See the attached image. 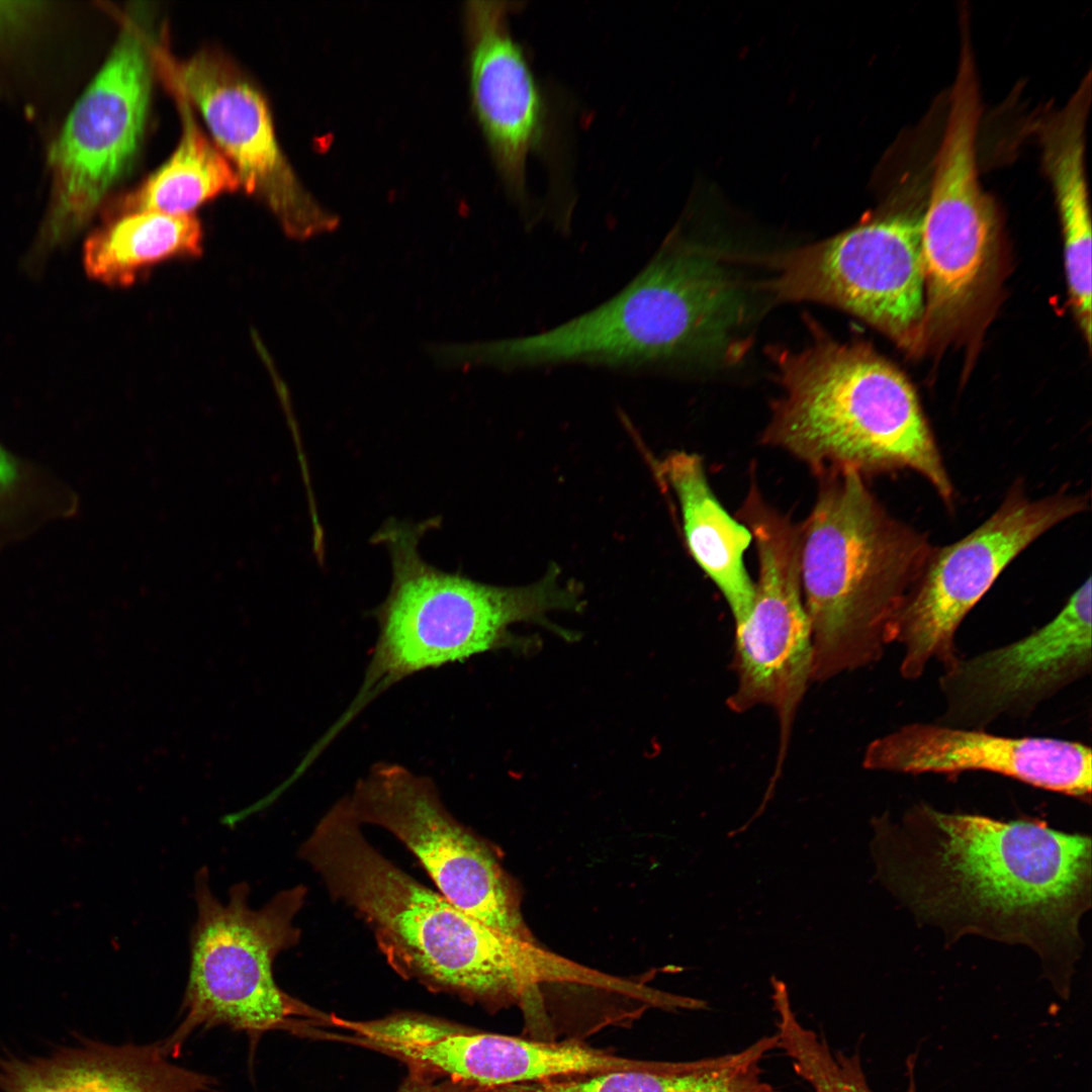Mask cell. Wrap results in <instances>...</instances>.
<instances>
[{
    "instance_id": "obj_9",
    "label": "cell",
    "mask_w": 1092,
    "mask_h": 1092,
    "mask_svg": "<svg viewBox=\"0 0 1092 1092\" xmlns=\"http://www.w3.org/2000/svg\"><path fill=\"white\" fill-rule=\"evenodd\" d=\"M737 517L755 544L758 575L750 615L735 626L736 686L726 705L735 713L756 707L775 712L780 728L779 770L796 713L812 681V631L801 583L800 528L768 504L754 479Z\"/></svg>"
},
{
    "instance_id": "obj_20",
    "label": "cell",
    "mask_w": 1092,
    "mask_h": 1092,
    "mask_svg": "<svg viewBox=\"0 0 1092 1092\" xmlns=\"http://www.w3.org/2000/svg\"><path fill=\"white\" fill-rule=\"evenodd\" d=\"M655 469L676 497L692 557L722 594L735 626L744 623L755 589L744 563V554L752 542L750 531L722 507L698 454L670 453L656 463Z\"/></svg>"
},
{
    "instance_id": "obj_8",
    "label": "cell",
    "mask_w": 1092,
    "mask_h": 1092,
    "mask_svg": "<svg viewBox=\"0 0 1092 1092\" xmlns=\"http://www.w3.org/2000/svg\"><path fill=\"white\" fill-rule=\"evenodd\" d=\"M138 16L125 17L110 55L52 146L50 205L26 257L30 269L80 231L138 154L155 68V43Z\"/></svg>"
},
{
    "instance_id": "obj_16",
    "label": "cell",
    "mask_w": 1092,
    "mask_h": 1092,
    "mask_svg": "<svg viewBox=\"0 0 1092 1092\" xmlns=\"http://www.w3.org/2000/svg\"><path fill=\"white\" fill-rule=\"evenodd\" d=\"M340 1027L353 1042L392 1056L410 1070L481 1086L626 1070L632 1064L577 1038L544 1040L479 1031L412 1012L342 1019Z\"/></svg>"
},
{
    "instance_id": "obj_23",
    "label": "cell",
    "mask_w": 1092,
    "mask_h": 1092,
    "mask_svg": "<svg viewBox=\"0 0 1092 1092\" xmlns=\"http://www.w3.org/2000/svg\"><path fill=\"white\" fill-rule=\"evenodd\" d=\"M76 508L75 493L61 478L0 441V552Z\"/></svg>"
},
{
    "instance_id": "obj_2",
    "label": "cell",
    "mask_w": 1092,
    "mask_h": 1092,
    "mask_svg": "<svg viewBox=\"0 0 1092 1092\" xmlns=\"http://www.w3.org/2000/svg\"><path fill=\"white\" fill-rule=\"evenodd\" d=\"M298 855L405 979L492 1009L520 1004L527 1022L542 1016L540 984L567 979V968L545 963L535 944L493 930L386 858L346 797L318 820Z\"/></svg>"
},
{
    "instance_id": "obj_27",
    "label": "cell",
    "mask_w": 1092,
    "mask_h": 1092,
    "mask_svg": "<svg viewBox=\"0 0 1092 1092\" xmlns=\"http://www.w3.org/2000/svg\"><path fill=\"white\" fill-rule=\"evenodd\" d=\"M36 10L33 3L0 2V34L25 25Z\"/></svg>"
},
{
    "instance_id": "obj_14",
    "label": "cell",
    "mask_w": 1092,
    "mask_h": 1092,
    "mask_svg": "<svg viewBox=\"0 0 1092 1092\" xmlns=\"http://www.w3.org/2000/svg\"><path fill=\"white\" fill-rule=\"evenodd\" d=\"M980 115L978 76L960 69L921 217L925 309L935 320L956 315L970 301L996 235L994 203L981 186L977 166Z\"/></svg>"
},
{
    "instance_id": "obj_12",
    "label": "cell",
    "mask_w": 1092,
    "mask_h": 1092,
    "mask_svg": "<svg viewBox=\"0 0 1092 1092\" xmlns=\"http://www.w3.org/2000/svg\"><path fill=\"white\" fill-rule=\"evenodd\" d=\"M771 287L779 298L831 304L905 337L925 312L921 218L885 213L792 251Z\"/></svg>"
},
{
    "instance_id": "obj_26",
    "label": "cell",
    "mask_w": 1092,
    "mask_h": 1092,
    "mask_svg": "<svg viewBox=\"0 0 1092 1092\" xmlns=\"http://www.w3.org/2000/svg\"><path fill=\"white\" fill-rule=\"evenodd\" d=\"M396 1092H477V1085L410 1070Z\"/></svg>"
},
{
    "instance_id": "obj_17",
    "label": "cell",
    "mask_w": 1092,
    "mask_h": 1092,
    "mask_svg": "<svg viewBox=\"0 0 1092 1092\" xmlns=\"http://www.w3.org/2000/svg\"><path fill=\"white\" fill-rule=\"evenodd\" d=\"M862 766L912 775L985 771L1091 800V748L1066 739L1007 737L985 729L915 722L873 740Z\"/></svg>"
},
{
    "instance_id": "obj_11",
    "label": "cell",
    "mask_w": 1092,
    "mask_h": 1092,
    "mask_svg": "<svg viewBox=\"0 0 1092 1092\" xmlns=\"http://www.w3.org/2000/svg\"><path fill=\"white\" fill-rule=\"evenodd\" d=\"M1084 495L1056 493L1028 498L1014 486L982 525L958 542L933 549L896 625L903 648L900 673L919 678L932 660L943 667L959 655L962 621L1006 566L1056 525L1086 511Z\"/></svg>"
},
{
    "instance_id": "obj_4",
    "label": "cell",
    "mask_w": 1092,
    "mask_h": 1092,
    "mask_svg": "<svg viewBox=\"0 0 1092 1092\" xmlns=\"http://www.w3.org/2000/svg\"><path fill=\"white\" fill-rule=\"evenodd\" d=\"M744 315L742 293L703 249L670 239L596 307L548 330L484 341L482 364L504 371L560 365L656 370L722 348Z\"/></svg>"
},
{
    "instance_id": "obj_25",
    "label": "cell",
    "mask_w": 1092,
    "mask_h": 1092,
    "mask_svg": "<svg viewBox=\"0 0 1092 1092\" xmlns=\"http://www.w3.org/2000/svg\"><path fill=\"white\" fill-rule=\"evenodd\" d=\"M792 1067L809 1085L811 1092H873L859 1054L835 1051L825 1039H816L804 1045L795 1055ZM908 1092H915L912 1074Z\"/></svg>"
},
{
    "instance_id": "obj_1",
    "label": "cell",
    "mask_w": 1092,
    "mask_h": 1092,
    "mask_svg": "<svg viewBox=\"0 0 1092 1092\" xmlns=\"http://www.w3.org/2000/svg\"><path fill=\"white\" fill-rule=\"evenodd\" d=\"M874 825L877 876L917 919L952 940L976 934L1028 946L1068 994L1091 907L1089 836L924 803L898 823Z\"/></svg>"
},
{
    "instance_id": "obj_19",
    "label": "cell",
    "mask_w": 1092,
    "mask_h": 1092,
    "mask_svg": "<svg viewBox=\"0 0 1092 1092\" xmlns=\"http://www.w3.org/2000/svg\"><path fill=\"white\" fill-rule=\"evenodd\" d=\"M0 1092H221L162 1042L87 1040L41 1056L0 1058Z\"/></svg>"
},
{
    "instance_id": "obj_18",
    "label": "cell",
    "mask_w": 1092,
    "mask_h": 1092,
    "mask_svg": "<svg viewBox=\"0 0 1092 1092\" xmlns=\"http://www.w3.org/2000/svg\"><path fill=\"white\" fill-rule=\"evenodd\" d=\"M510 3L471 1L466 7L469 82L474 113L510 191L525 195L529 155L539 145L544 105L523 49L508 21Z\"/></svg>"
},
{
    "instance_id": "obj_15",
    "label": "cell",
    "mask_w": 1092,
    "mask_h": 1092,
    "mask_svg": "<svg viewBox=\"0 0 1092 1092\" xmlns=\"http://www.w3.org/2000/svg\"><path fill=\"white\" fill-rule=\"evenodd\" d=\"M1091 577L1046 624L1009 644L958 656L938 678L943 711L934 722L985 729L1026 717L1092 668Z\"/></svg>"
},
{
    "instance_id": "obj_7",
    "label": "cell",
    "mask_w": 1092,
    "mask_h": 1092,
    "mask_svg": "<svg viewBox=\"0 0 1092 1092\" xmlns=\"http://www.w3.org/2000/svg\"><path fill=\"white\" fill-rule=\"evenodd\" d=\"M250 893L246 882L237 883L222 902L211 890L207 869L195 875L196 918L181 1020L162 1041L174 1059L196 1031L226 1026L244 1031L255 1044L265 1032L303 1030L323 1020L284 992L273 971L277 957L300 939L295 920L307 889L282 890L260 908L250 906Z\"/></svg>"
},
{
    "instance_id": "obj_21",
    "label": "cell",
    "mask_w": 1092,
    "mask_h": 1092,
    "mask_svg": "<svg viewBox=\"0 0 1092 1092\" xmlns=\"http://www.w3.org/2000/svg\"><path fill=\"white\" fill-rule=\"evenodd\" d=\"M201 251L202 229L193 213L146 210L104 214L103 223L86 239L82 257L89 277L128 286L160 262L196 257Z\"/></svg>"
},
{
    "instance_id": "obj_3",
    "label": "cell",
    "mask_w": 1092,
    "mask_h": 1092,
    "mask_svg": "<svg viewBox=\"0 0 1092 1092\" xmlns=\"http://www.w3.org/2000/svg\"><path fill=\"white\" fill-rule=\"evenodd\" d=\"M800 528V571L813 644L812 681L881 659L934 549L890 515L852 470L815 474Z\"/></svg>"
},
{
    "instance_id": "obj_22",
    "label": "cell",
    "mask_w": 1092,
    "mask_h": 1092,
    "mask_svg": "<svg viewBox=\"0 0 1092 1092\" xmlns=\"http://www.w3.org/2000/svg\"><path fill=\"white\" fill-rule=\"evenodd\" d=\"M172 91L182 122L176 150L166 163L104 214L146 210L192 214L207 200L240 187L233 166L195 120L190 102L180 92Z\"/></svg>"
},
{
    "instance_id": "obj_24",
    "label": "cell",
    "mask_w": 1092,
    "mask_h": 1092,
    "mask_svg": "<svg viewBox=\"0 0 1092 1092\" xmlns=\"http://www.w3.org/2000/svg\"><path fill=\"white\" fill-rule=\"evenodd\" d=\"M487 1092H729L709 1058L668 1061L659 1070H619L488 1086Z\"/></svg>"
},
{
    "instance_id": "obj_13",
    "label": "cell",
    "mask_w": 1092,
    "mask_h": 1092,
    "mask_svg": "<svg viewBox=\"0 0 1092 1092\" xmlns=\"http://www.w3.org/2000/svg\"><path fill=\"white\" fill-rule=\"evenodd\" d=\"M155 68L203 116L213 143L245 191L263 202L291 238L333 232L339 217L304 188L283 154L261 92L225 58L202 51L176 60L154 49Z\"/></svg>"
},
{
    "instance_id": "obj_10",
    "label": "cell",
    "mask_w": 1092,
    "mask_h": 1092,
    "mask_svg": "<svg viewBox=\"0 0 1092 1092\" xmlns=\"http://www.w3.org/2000/svg\"><path fill=\"white\" fill-rule=\"evenodd\" d=\"M347 798L356 820L400 841L453 905L510 938L535 944L495 854L450 813L430 778L378 762Z\"/></svg>"
},
{
    "instance_id": "obj_6",
    "label": "cell",
    "mask_w": 1092,
    "mask_h": 1092,
    "mask_svg": "<svg viewBox=\"0 0 1092 1092\" xmlns=\"http://www.w3.org/2000/svg\"><path fill=\"white\" fill-rule=\"evenodd\" d=\"M433 526V520H389L374 536L389 554L392 579L375 612L378 637L352 703L354 714L408 675L504 646L513 623L541 622L549 611L581 608L575 584L562 582L556 566L535 583L506 587L429 564L419 545Z\"/></svg>"
},
{
    "instance_id": "obj_5",
    "label": "cell",
    "mask_w": 1092,
    "mask_h": 1092,
    "mask_svg": "<svg viewBox=\"0 0 1092 1092\" xmlns=\"http://www.w3.org/2000/svg\"><path fill=\"white\" fill-rule=\"evenodd\" d=\"M783 395L762 434L814 474L908 468L944 503L953 485L918 397L893 365L858 344L822 339L780 357Z\"/></svg>"
}]
</instances>
